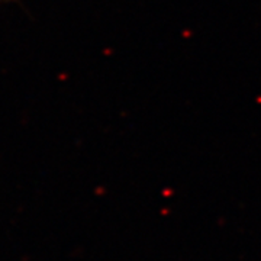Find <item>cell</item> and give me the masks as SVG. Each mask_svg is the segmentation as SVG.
I'll return each instance as SVG.
<instances>
[{"mask_svg":"<svg viewBox=\"0 0 261 261\" xmlns=\"http://www.w3.org/2000/svg\"><path fill=\"white\" fill-rule=\"evenodd\" d=\"M2 2H5V0H0V3H2Z\"/></svg>","mask_w":261,"mask_h":261,"instance_id":"1","label":"cell"}]
</instances>
